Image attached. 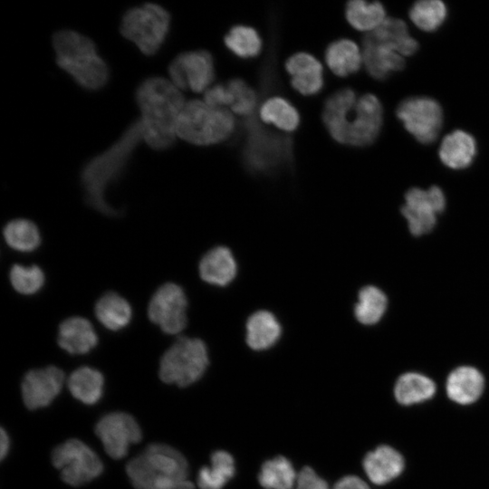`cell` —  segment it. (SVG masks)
<instances>
[{
  "label": "cell",
  "mask_w": 489,
  "mask_h": 489,
  "mask_svg": "<svg viewBox=\"0 0 489 489\" xmlns=\"http://www.w3.org/2000/svg\"><path fill=\"white\" fill-rule=\"evenodd\" d=\"M321 118L335 141L365 147L371 145L381 130L383 107L374 94L357 98L352 89L343 88L327 98Z\"/></svg>",
  "instance_id": "1"
},
{
  "label": "cell",
  "mask_w": 489,
  "mask_h": 489,
  "mask_svg": "<svg viewBox=\"0 0 489 489\" xmlns=\"http://www.w3.org/2000/svg\"><path fill=\"white\" fill-rule=\"evenodd\" d=\"M136 101L143 139L155 150L170 148L177 137V120L186 103L180 90L169 80L151 77L139 85Z\"/></svg>",
  "instance_id": "2"
},
{
  "label": "cell",
  "mask_w": 489,
  "mask_h": 489,
  "mask_svg": "<svg viewBox=\"0 0 489 489\" xmlns=\"http://www.w3.org/2000/svg\"><path fill=\"white\" fill-rule=\"evenodd\" d=\"M141 139L142 128L138 120L108 149L92 158L83 167L81 181L85 198L95 210L107 216L118 215V211L106 201L105 192L121 174Z\"/></svg>",
  "instance_id": "3"
},
{
  "label": "cell",
  "mask_w": 489,
  "mask_h": 489,
  "mask_svg": "<svg viewBox=\"0 0 489 489\" xmlns=\"http://www.w3.org/2000/svg\"><path fill=\"white\" fill-rule=\"evenodd\" d=\"M126 473L136 489H195L187 459L166 444L149 445L129 461Z\"/></svg>",
  "instance_id": "4"
},
{
  "label": "cell",
  "mask_w": 489,
  "mask_h": 489,
  "mask_svg": "<svg viewBox=\"0 0 489 489\" xmlns=\"http://www.w3.org/2000/svg\"><path fill=\"white\" fill-rule=\"evenodd\" d=\"M58 66L80 86L95 91L109 80V69L98 54L94 43L75 31L62 30L53 37Z\"/></svg>",
  "instance_id": "5"
},
{
  "label": "cell",
  "mask_w": 489,
  "mask_h": 489,
  "mask_svg": "<svg viewBox=\"0 0 489 489\" xmlns=\"http://www.w3.org/2000/svg\"><path fill=\"white\" fill-rule=\"evenodd\" d=\"M254 116L244 121L246 130L242 151L244 165L254 174H274L292 161V139L267 129Z\"/></svg>",
  "instance_id": "6"
},
{
  "label": "cell",
  "mask_w": 489,
  "mask_h": 489,
  "mask_svg": "<svg viewBox=\"0 0 489 489\" xmlns=\"http://www.w3.org/2000/svg\"><path fill=\"white\" fill-rule=\"evenodd\" d=\"M233 114L221 107H213L204 101H186L178 117L177 136L199 146L220 143L235 130Z\"/></svg>",
  "instance_id": "7"
},
{
  "label": "cell",
  "mask_w": 489,
  "mask_h": 489,
  "mask_svg": "<svg viewBox=\"0 0 489 489\" xmlns=\"http://www.w3.org/2000/svg\"><path fill=\"white\" fill-rule=\"evenodd\" d=\"M208 365L206 343L198 338L179 336L162 355L158 375L163 382L184 388L200 379Z\"/></svg>",
  "instance_id": "8"
},
{
  "label": "cell",
  "mask_w": 489,
  "mask_h": 489,
  "mask_svg": "<svg viewBox=\"0 0 489 489\" xmlns=\"http://www.w3.org/2000/svg\"><path fill=\"white\" fill-rule=\"evenodd\" d=\"M170 15L162 6L149 3L129 9L120 23L121 34L146 55L155 54L163 44Z\"/></svg>",
  "instance_id": "9"
},
{
  "label": "cell",
  "mask_w": 489,
  "mask_h": 489,
  "mask_svg": "<svg viewBox=\"0 0 489 489\" xmlns=\"http://www.w3.org/2000/svg\"><path fill=\"white\" fill-rule=\"evenodd\" d=\"M51 460L60 471L62 480L71 486L83 485L103 472V464L99 455L76 438L56 446L52 451Z\"/></svg>",
  "instance_id": "10"
},
{
  "label": "cell",
  "mask_w": 489,
  "mask_h": 489,
  "mask_svg": "<svg viewBox=\"0 0 489 489\" xmlns=\"http://www.w3.org/2000/svg\"><path fill=\"white\" fill-rule=\"evenodd\" d=\"M405 129L420 143H433L443 126V110L429 97H410L402 101L396 111Z\"/></svg>",
  "instance_id": "11"
},
{
  "label": "cell",
  "mask_w": 489,
  "mask_h": 489,
  "mask_svg": "<svg viewBox=\"0 0 489 489\" xmlns=\"http://www.w3.org/2000/svg\"><path fill=\"white\" fill-rule=\"evenodd\" d=\"M188 302L184 290L175 283L162 284L152 295L149 319L167 334H178L187 324Z\"/></svg>",
  "instance_id": "12"
},
{
  "label": "cell",
  "mask_w": 489,
  "mask_h": 489,
  "mask_svg": "<svg viewBox=\"0 0 489 489\" xmlns=\"http://www.w3.org/2000/svg\"><path fill=\"white\" fill-rule=\"evenodd\" d=\"M405 200L401 213L408 222L409 231L417 236L434 228L436 216L442 213L446 206L445 195L436 186L427 190L410 188L405 195Z\"/></svg>",
  "instance_id": "13"
},
{
  "label": "cell",
  "mask_w": 489,
  "mask_h": 489,
  "mask_svg": "<svg viewBox=\"0 0 489 489\" xmlns=\"http://www.w3.org/2000/svg\"><path fill=\"white\" fill-rule=\"evenodd\" d=\"M105 452L113 459L126 456L131 445L140 442L142 432L136 419L126 412L102 416L94 427Z\"/></svg>",
  "instance_id": "14"
},
{
  "label": "cell",
  "mask_w": 489,
  "mask_h": 489,
  "mask_svg": "<svg viewBox=\"0 0 489 489\" xmlns=\"http://www.w3.org/2000/svg\"><path fill=\"white\" fill-rule=\"evenodd\" d=\"M170 82L179 90L202 92L215 78L214 62L205 50L178 54L168 66Z\"/></svg>",
  "instance_id": "15"
},
{
  "label": "cell",
  "mask_w": 489,
  "mask_h": 489,
  "mask_svg": "<svg viewBox=\"0 0 489 489\" xmlns=\"http://www.w3.org/2000/svg\"><path fill=\"white\" fill-rule=\"evenodd\" d=\"M64 379V372L55 366L27 371L21 384L25 407L35 410L49 406L60 394Z\"/></svg>",
  "instance_id": "16"
},
{
  "label": "cell",
  "mask_w": 489,
  "mask_h": 489,
  "mask_svg": "<svg viewBox=\"0 0 489 489\" xmlns=\"http://www.w3.org/2000/svg\"><path fill=\"white\" fill-rule=\"evenodd\" d=\"M362 61L367 72L376 80H385L405 67V60L390 44L367 34L362 40Z\"/></svg>",
  "instance_id": "17"
},
{
  "label": "cell",
  "mask_w": 489,
  "mask_h": 489,
  "mask_svg": "<svg viewBox=\"0 0 489 489\" xmlns=\"http://www.w3.org/2000/svg\"><path fill=\"white\" fill-rule=\"evenodd\" d=\"M238 265L233 252L225 245L209 249L200 259L198 274L202 281L216 287H226L236 278Z\"/></svg>",
  "instance_id": "18"
},
{
  "label": "cell",
  "mask_w": 489,
  "mask_h": 489,
  "mask_svg": "<svg viewBox=\"0 0 489 489\" xmlns=\"http://www.w3.org/2000/svg\"><path fill=\"white\" fill-rule=\"evenodd\" d=\"M287 72L292 76V86L302 95H315L324 85L323 69L312 54L300 52L289 57L285 62Z\"/></svg>",
  "instance_id": "19"
},
{
  "label": "cell",
  "mask_w": 489,
  "mask_h": 489,
  "mask_svg": "<svg viewBox=\"0 0 489 489\" xmlns=\"http://www.w3.org/2000/svg\"><path fill=\"white\" fill-rule=\"evenodd\" d=\"M362 465L365 474L373 484L383 485L403 473L405 459L397 449L381 445L365 455Z\"/></svg>",
  "instance_id": "20"
},
{
  "label": "cell",
  "mask_w": 489,
  "mask_h": 489,
  "mask_svg": "<svg viewBox=\"0 0 489 489\" xmlns=\"http://www.w3.org/2000/svg\"><path fill=\"white\" fill-rule=\"evenodd\" d=\"M244 342L254 351L273 347L281 339L283 328L276 316L268 310L252 312L244 323Z\"/></svg>",
  "instance_id": "21"
},
{
  "label": "cell",
  "mask_w": 489,
  "mask_h": 489,
  "mask_svg": "<svg viewBox=\"0 0 489 489\" xmlns=\"http://www.w3.org/2000/svg\"><path fill=\"white\" fill-rule=\"evenodd\" d=\"M484 389V378L475 368L461 366L450 372L446 382L447 397L456 404L471 405Z\"/></svg>",
  "instance_id": "22"
},
{
  "label": "cell",
  "mask_w": 489,
  "mask_h": 489,
  "mask_svg": "<svg viewBox=\"0 0 489 489\" xmlns=\"http://www.w3.org/2000/svg\"><path fill=\"white\" fill-rule=\"evenodd\" d=\"M58 344L72 355L86 354L98 343L97 334L91 323L82 317L64 320L58 329Z\"/></svg>",
  "instance_id": "23"
},
{
  "label": "cell",
  "mask_w": 489,
  "mask_h": 489,
  "mask_svg": "<svg viewBox=\"0 0 489 489\" xmlns=\"http://www.w3.org/2000/svg\"><path fill=\"white\" fill-rule=\"evenodd\" d=\"M476 151L475 138L466 131L456 129L444 138L438 155L445 166L458 170L472 164Z\"/></svg>",
  "instance_id": "24"
},
{
  "label": "cell",
  "mask_w": 489,
  "mask_h": 489,
  "mask_svg": "<svg viewBox=\"0 0 489 489\" xmlns=\"http://www.w3.org/2000/svg\"><path fill=\"white\" fill-rule=\"evenodd\" d=\"M325 61L331 71L340 77L356 73L363 62L358 45L349 39L331 43L325 51Z\"/></svg>",
  "instance_id": "25"
},
{
  "label": "cell",
  "mask_w": 489,
  "mask_h": 489,
  "mask_svg": "<svg viewBox=\"0 0 489 489\" xmlns=\"http://www.w3.org/2000/svg\"><path fill=\"white\" fill-rule=\"evenodd\" d=\"M436 390L435 382L428 377L417 372H407L397 379L394 397L400 405L412 406L432 398Z\"/></svg>",
  "instance_id": "26"
},
{
  "label": "cell",
  "mask_w": 489,
  "mask_h": 489,
  "mask_svg": "<svg viewBox=\"0 0 489 489\" xmlns=\"http://www.w3.org/2000/svg\"><path fill=\"white\" fill-rule=\"evenodd\" d=\"M67 385L74 398L86 405H94L102 397L104 378L101 371L84 366L71 373Z\"/></svg>",
  "instance_id": "27"
},
{
  "label": "cell",
  "mask_w": 489,
  "mask_h": 489,
  "mask_svg": "<svg viewBox=\"0 0 489 489\" xmlns=\"http://www.w3.org/2000/svg\"><path fill=\"white\" fill-rule=\"evenodd\" d=\"M94 312L98 321L110 331L127 326L132 313L129 303L114 292H106L98 300Z\"/></svg>",
  "instance_id": "28"
},
{
  "label": "cell",
  "mask_w": 489,
  "mask_h": 489,
  "mask_svg": "<svg viewBox=\"0 0 489 489\" xmlns=\"http://www.w3.org/2000/svg\"><path fill=\"white\" fill-rule=\"evenodd\" d=\"M209 466H203L197 474L200 489H223L235 473L234 457L226 451L216 450L210 457Z\"/></svg>",
  "instance_id": "29"
},
{
  "label": "cell",
  "mask_w": 489,
  "mask_h": 489,
  "mask_svg": "<svg viewBox=\"0 0 489 489\" xmlns=\"http://www.w3.org/2000/svg\"><path fill=\"white\" fill-rule=\"evenodd\" d=\"M369 34L392 45L403 57L414 54L418 49V43L411 37L406 23L400 19L386 18L378 28Z\"/></svg>",
  "instance_id": "30"
},
{
  "label": "cell",
  "mask_w": 489,
  "mask_h": 489,
  "mask_svg": "<svg viewBox=\"0 0 489 489\" xmlns=\"http://www.w3.org/2000/svg\"><path fill=\"white\" fill-rule=\"evenodd\" d=\"M388 305L385 293L378 287L367 285L358 293L354 305L355 319L363 325H374L383 317Z\"/></svg>",
  "instance_id": "31"
},
{
  "label": "cell",
  "mask_w": 489,
  "mask_h": 489,
  "mask_svg": "<svg viewBox=\"0 0 489 489\" xmlns=\"http://www.w3.org/2000/svg\"><path fill=\"white\" fill-rule=\"evenodd\" d=\"M297 476L290 460L279 455L262 465L258 481L265 489H292Z\"/></svg>",
  "instance_id": "32"
},
{
  "label": "cell",
  "mask_w": 489,
  "mask_h": 489,
  "mask_svg": "<svg viewBox=\"0 0 489 489\" xmlns=\"http://www.w3.org/2000/svg\"><path fill=\"white\" fill-rule=\"evenodd\" d=\"M345 15L353 28L369 33L378 28L386 20L385 8L379 2L350 1L346 5Z\"/></svg>",
  "instance_id": "33"
},
{
  "label": "cell",
  "mask_w": 489,
  "mask_h": 489,
  "mask_svg": "<svg viewBox=\"0 0 489 489\" xmlns=\"http://www.w3.org/2000/svg\"><path fill=\"white\" fill-rule=\"evenodd\" d=\"M260 119L273 124L281 130L293 131L300 123L297 110L284 98L274 96L264 101L259 110Z\"/></svg>",
  "instance_id": "34"
},
{
  "label": "cell",
  "mask_w": 489,
  "mask_h": 489,
  "mask_svg": "<svg viewBox=\"0 0 489 489\" xmlns=\"http://www.w3.org/2000/svg\"><path fill=\"white\" fill-rule=\"evenodd\" d=\"M6 244L19 252H32L40 243L41 236L34 223L28 219H14L8 222L3 230Z\"/></svg>",
  "instance_id": "35"
},
{
  "label": "cell",
  "mask_w": 489,
  "mask_h": 489,
  "mask_svg": "<svg viewBox=\"0 0 489 489\" xmlns=\"http://www.w3.org/2000/svg\"><path fill=\"white\" fill-rule=\"evenodd\" d=\"M225 46L237 57L247 59L257 56L262 40L257 31L248 25L233 26L225 36Z\"/></svg>",
  "instance_id": "36"
},
{
  "label": "cell",
  "mask_w": 489,
  "mask_h": 489,
  "mask_svg": "<svg viewBox=\"0 0 489 489\" xmlns=\"http://www.w3.org/2000/svg\"><path fill=\"white\" fill-rule=\"evenodd\" d=\"M446 6L439 0L418 1L409 10L410 20L425 32L438 29L446 20Z\"/></svg>",
  "instance_id": "37"
},
{
  "label": "cell",
  "mask_w": 489,
  "mask_h": 489,
  "mask_svg": "<svg viewBox=\"0 0 489 489\" xmlns=\"http://www.w3.org/2000/svg\"><path fill=\"white\" fill-rule=\"evenodd\" d=\"M13 288L21 294L30 295L37 292L43 285L44 274L36 265L24 266L14 264L9 273Z\"/></svg>",
  "instance_id": "38"
},
{
  "label": "cell",
  "mask_w": 489,
  "mask_h": 489,
  "mask_svg": "<svg viewBox=\"0 0 489 489\" xmlns=\"http://www.w3.org/2000/svg\"><path fill=\"white\" fill-rule=\"evenodd\" d=\"M235 97L232 110L241 116H252L257 106V94L244 80L235 78L227 82Z\"/></svg>",
  "instance_id": "39"
},
{
  "label": "cell",
  "mask_w": 489,
  "mask_h": 489,
  "mask_svg": "<svg viewBox=\"0 0 489 489\" xmlns=\"http://www.w3.org/2000/svg\"><path fill=\"white\" fill-rule=\"evenodd\" d=\"M204 101L213 107L224 108L225 105L232 106L235 97L227 84H217L205 91Z\"/></svg>",
  "instance_id": "40"
},
{
  "label": "cell",
  "mask_w": 489,
  "mask_h": 489,
  "mask_svg": "<svg viewBox=\"0 0 489 489\" xmlns=\"http://www.w3.org/2000/svg\"><path fill=\"white\" fill-rule=\"evenodd\" d=\"M296 489H330L325 480L320 477L315 471L303 467L297 476Z\"/></svg>",
  "instance_id": "41"
},
{
  "label": "cell",
  "mask_w": 489,
  "mask_h": 489,
  "mask_svg": "<svg viewBox=\"0 0 489 489\" xmlns=\"http://www.w3.org/2000/svg\"><path fill=\"white\" fill-rule=\"evenodd\" d=\"M333 489H370L369 486L360 477L347 475L340 478Z\"/></svg>",
  "instance_id": "42"
},
{
  "label": "cell",
  "mask_w": 489,
  "mask_h": 489,
  "mask_svg": "<svg viewBox=\"0 0 489 489\" xmlns=\"http://www.w3.org/2000/svg\"><path fill=\"white\" fill-rule=\"evenodd\" d=\"M10 449V438L5 430L1 427L0 435V456L3 460L8 454Z\"/></svg>",
  "instance_id": "43"
}]
</instances>
